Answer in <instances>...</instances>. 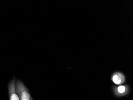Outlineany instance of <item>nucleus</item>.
Returning <instances> with one entry per match:
<instances>
[{
    "instance_id": "nucleus-4",
    "label": "nucleus",
    "mask_w": 133,
    "mask_h": 100,
    "mask_svg": "<svg viewBox=\"0 0 133 100\" xmlns=\"http://www.w3.org/2000/svg\"><path fill=\"white\" fill-rule=\"evenodd\" d=\"M111 79L113 82L117 85H122L125 81V78L124 74L119 72L114 73L112 76Z\"/></svg>"
},
{
    "instance_id": "nucleus-2",
    "label": "nucleus",
    "mask_w": 133,
    "mask_h": 100,
    "mask_svg": "<svg viewBox=\"0 0 133 100\" xmlns=\"http://www.w3.org/2000/svg\"><path fill=\"white\" fill-rule=\"evenodd\" d=\"M15 78L14 77L10 81L8 85L9 100H20L19 97L16 92L15 91Z\"/></svg>"
},
{
    "instance_id": "nucleus-3",
    "label": "nucleus",
    "mask_w": 133,
    "mask_h": 100,
    "mask_svg": "<svg viewBox=\"0 0 133 100\" xmlns=\"http://www.w3.org/2000/svg\"><path fill=\"white\" fill-rule=\"evenodd\" d=\"M114 94L118 97L125 96L129 91V87L127 85H120L118 87H115L113 89Z\"/></svg>"
},
{
    "instance_id": "nucleus-1",
    "label": "nucleus",
    "mask_w": 133,
    "mask_h": 100,
    "mask_svg": "<svg viewBox=\"0 0 133 100\" xmlns=\"http://www.w3.org/2000/svg\"><path fill=\"white\" fill-rule=\"evenodd\" d=\"M15 91L20 100H34L28 89L20 80L16 81Z\"/></svg>"
}]
</instances>
